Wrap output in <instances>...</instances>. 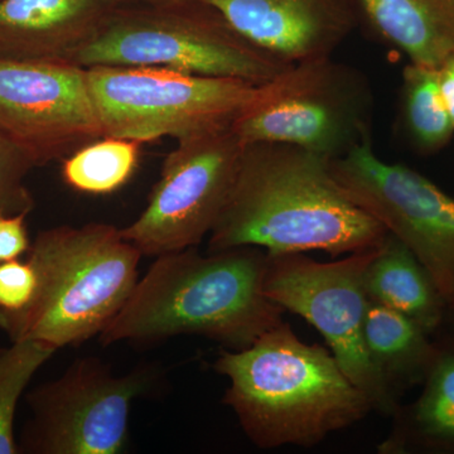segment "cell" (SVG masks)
<instances>
[{
    "mask_svg": "<svg viewBox=\"0 0 454 454\" xmlns=\"http://www.w3.org/2000/svg\"><path fill=\"white\" fill-rule=\"evenodd\" d=\"M330 163L286 143L244 145L231 192L208 235V253L254 247L337 259L379 247L387 229L346 195Z\"/></svg>",
    "mask_w": 454,
    "mask_h": 454,
    "instance_id": "1",
    "label": "cell"
},
{
    "mask_svg": "<svg viewBox=\"0 0 454 454\" xmlns=\"http://www.w3.org/2000/svg\"><path fill=\"white\" fill-rule=\"evenodd\" d=\"M265 265L267 252L254 247L208 255L188 247L158 255L100 342L196 334L234 351L249 348L282 324L286 313L262 289Z\"/></svg>",
    "mask_w": 454,
    "mask_h": 454,
    "instance_id": "2",
    "label": "cell"
},
{
    "mask_svg": "<svg viewBox=\"0 0 454 454\" xmlns=\"http://www.w3.org/2000/svg\"><path fill=\"white\" fill-rule=\"evenodd\" d=\"M214 369L230 382L223 403L262 450L315 447L372 411L333 352L284 321L249 348L221 349Z\"/></svg>",
    "mask_w": 454,
    "mask_h": 454,
    "instance_id": "3",
    "label": "cell"
},
{
    "mask_svg": "<svg viewBox=\"0 0 454 454\" xmlns=\"http://www.w3.org/2000/svg\"><path fill=\"white\" fill-rule=\"evenodd\" d=\"M37 273L31 303L0 309L9 340H35L55 349L100 336L138 282L142 253L109 223L43 230L29 247Z\"/></svg>",
    "mask_w": 454,
    "mask_h": 454,
    "instance_id": "4",
    "label": "cell"
},
{
    "mask_svg": "<svg viewBox=\"0 0 454 454\" xmlns=\"http://www.w3.org/2000/svg\"><path fill=\"white\" fill-rule=\"evenodd\" d=\"M71 64L157 67L262 85L288 68L241 37L199 0L175 5H119Z\"/></svg>",
    "mask_w": 454,
    "mask_h": 454,
    "instance_id": "5",
    "label": "cell"
},
{
    "mask_svg": "<svg viewBox=\"0 0 454 454\" xmlns=\"http://www.w3.org/2000/svg\"><path fill=\"white\" fill-rule=\"evenodd\" d=\"M373 116L366 74L325 56L293 64L259 85L231 128L244 145L286 143L333 160L372 139Z\"/></svg>",
    "mask_w": 454,
    "mask_h": 454,
    "instance_id": "6",
    "label": "cell"
},
{
    "mask_svg": "<svg viewBox=\"0 0 454 454\" xmlns=\"http://www.w3.org/2000/svg\"><path fill=\"white\" fill-rule=\"evenodd\" d=\"M106 137L145 143L190 138L231 127L259 85L157 67L86 68Z\"/></svg>",
    "mask_w": 454,
    "mask_h": 454,
    "instance_id": "7",
    "label": "cell"
},
{
    "mask_svg": "<svg viewBox=\"0 0 454 454\" xmlns=\"http://www.w3.org/2000/svg\"><path fill=\"white\" fill-rule=\"evenodd\" d=\"M379 247L327 262L304 253H267L262 289L269 300L301 316L324 336L340 369L365 394L373 411L393 417L400 399L373 367L364 337L369 304L366 269Z\"/></svg>",
    "mask_w": 454,
    "mask_h": 454,
    "instance_id": "8",
    "label": "cell"
},
{
    "mask_svg": "<svg viewBox=\"0 0 454 454\" xmlns=\"http://www.w3.org/2000/svg\"><path fill=\"white\" fill-rule=\"evenodd\" d=\"M151 367L115 375L97 357L76 360L27 395L31 418L20 453L118 454L128 442L134 400L151 389Z\"/></svg>",
    "mask_w": 454,
    "mask_h": 454,
    "instance_id": "9",
    "label": "cell"
},
{
    "mask_svg": "<svg viewBox=\"0 0 454 454\" xmlns=\"http://www.w3.org/2000/svg\"><path fill=\"white\" fill-rule=\"evenodd\" d=\"M177 142L145 210L121 229L142 255L196 247L210 235L235 182L244 143L231 127Z\"/></svg>",
    "mask_w": 454,
    "mask_h": 454,
    "instance_id": "10",
    "label": "cell"
},
{
    "mask_svg": "<svg viewBox=\"0 0 454 454\" xmlns=\"http://www.w3.org/2000/svg\"><path fill=\"white\" fill-rule=\"evenodd\" d=\"M340 187L414 253L454 310V197L404 164L387 163L367 140L331 160Z\"/></svg>",
    "mask_w": 454,
    "mask_h": 454,
    "instance_id": "11",
    "label": "cell"
},
{
    "mask_svg": "<svg viewBox=\"0 0 454 454\" xmlns=\"http://www.w3.org/2000/svg\"><path fill=\"white\" fill-rule=\"evenodd\" d=\"M0 133L35 167L106 137L88 70L70 62L0 59Z\"/></svg>",
    "mask_w": 454,
    "mask_h": 454,
    "instance_id": "12",
    "label": "cell"
},
{
    "mask_svg": "<svg viewBox=\"0 0 454 454\" xmlns=\"http://www.w3.org/2000/svg\"><path fill=\"white\" fill-rule=\"evenodd\" d=\"M254 46L293 65L334 51L361 25L358 0H199Z\"/></svg>",
    "mask_w": 454,
    "mask_h": 454,
    "instance_id": "13",
    "label": "cell"
},
{
    "mask_svg": "<svg viewBox=\"0 0 454 454\" xmlns=\"http://www.w3.org/2000/svg\"><path fill=\"white\" fill-rule=\"evenodd\" d=\"M116 7L112 0H0V59L71 64Z\"/></svg>",
    "mask_w": 454,
    "mask_h": 454,
    "instance_id": "14",
    "label": "cell"
},
{
    "mask_svg": "<svg viewBox=\"0 0 454 454\" xmlns=\"http://www.w3.org/2000/svg\"><path fill=\"white\" fill-rule=\"evenodd\" d=\"M423 391L397 408L393 428L378 447L381 454H454V334L435 340Z\"/></svg>",
    "mask_w": 454,
    "mask_h": 454,
    "instance_id": "15",
    "label": "cell"
},
{
    "mask_svg": "<svg viewBox=\"0 0 454 454\" xmlns=\"http://www.w3.org/2000/svg\"><path fill=\"white\" fill-rule=\"evenodd\" d=\"M361 23L411 64L437 68L454 53V0H358Z\"/></svg>",
    "mask_w": 454,
    "mask_h": 454,
    "instance_id": "16",
    "label": "cell"
},
{
    "mask_svg": "<svg viewBox=\"0 0 454 454\" xmlns=\"http://www.w3.org/2000/svg\"><path fill=\"white\" fill-rule=\"evenodd\" d=\"M370 301L402 313L430 336L447 322V304L420 260L403 241L387 232L366 269Z\"/></svg>",
    "mask_w": 454,
    "mask_h": 454,
    "instance_id": "17",
    "label": "cell"
},
{
    "mask_svg": "<svg viewBox=\"0 0 454 454\" xmlns=\"http://www.w3.org/2000/svg\"><path fill=\"white\" fill-rule=\"evenodd\" d=\"M364 337L373 367L397 399L422 384L434 357L435 340L419 325L369 300Z\"/></svg>",
    "mask_w": 454,
    "mask_h": 454,
    "instance_id": "18",
    "label": "cell"
},
{
    "mask_svg": "<svg viewBox=\"0 0 454 454\" xmlns=\"http://www.w3.org/2000/svg\"><path fill=\"white\" fill-rule=\"evenodd\" d=\"M399 128L409 148L423 157L439 153L452 142L454 124L439 90L437 68L411 62L405 66L399 92Z\"/></svg>",
    "mask_w": 454,
    "mask_h": 454,
    "instance_id": "19",
    "label": "cell"
},
{
    "mask_svg": "<svg viewBox=\"0 0 454 454\" xmlns=\"http://www.w3.org/2000/svg\"><path fill=\"white\" fill-rule=\"evenodd\" d=\"M142 145L118 137L94 140L65 158L62 178L77 192L109 195L133 177L138 168Z\"/></svg>",
    "mask_w": 454,
    "mask_h": 454,
    "instance_id": "20",
    "label": "cell"
},
{
    "mask_svg": "<svg viewBox=\"0 0 454 454\" xmlns=\"http://www.w3.org/2000/svg\"><path fill=\"white\" fill-rule=\"evenodd\" d=\"M56 351L35 340H13L9 348H0V454H20L14 434L18 403Z\"/></svg>",
    "mask_w": 454,
    "mask_h": 454,
    "instance_id": "21",
    "label": "cell"
},
{
    "mask_svg": "<svg viewBox=\"0 0 454 454\" xmlns=\"http://www.w3.org/2000/svg\"><path fill=\"white\" fill-rule=\"evenodd\" d=\"M35 163L12 140L0 133V214H29L35 207L26 178Z\"/></svg>",
    "mask_w": 454,
    "mask_h": 454,
    "instance_id": "22",
    "label": "cell"
},
{
    "mask_svg": "<svg viewBox=\"0 0 454 454\" xmlns=\"http://www.w3.org/2000/svg\"><path fill=\"white\" fill-rule=\"evenodd\" d=\"M37 289V273L28 259L0 262V309L17 312L31 303Z\"/></svg>",
    "mask_w": 454,
    "mask_h": 454,
    "instance_id": "23",
    "label": "cell"
},
{
    "mask_svg": "<svg viewBox=\"0 0 454 454\" xmlns=\"http://www.w3.org/2000/svg\"><path fill=\"white\" fill-rule=\"evenodd\" d=\"M27 216L28 214H0V262L20 259L29 252Z\"/></svg>",
    "mask_w": 454,
    "mask_h": 454,
    "instance_id": "24",
    "label": "cell"
},
{
    "mask_svg": "<svg viewBox=\"0 0 454 454\" xmlns=\"http://www.w3.org/2000/svg\"><path fill=\"white\" fill-rule=\"evenodd\" d=\"M439 90L454 124V53L437 67Z\"/></svg>",
    "mask_w": 454,
    "mask_h": 454,
    "instance_id": "25",
    "label": "cell"
},
{
    "mask_svg": "<svg viewBox=\"0 0 454 454\" xmlns=\"http://www.w3.org/2000/svg\"><path fill=\"white\" fill-rule=\"evenodd\" d=\"M116 5H175L192 0H112Z\"/></svg>",
    "mask_w": 454,
    "mask_h": 454,
    "instance_id": "26",
    "label": "cell"
},
{
    "mask_svg": "<svg viewBox=\"0 0 454 454\" xmlns=\"http://www.w3.org/2000/svg\"><path fill=\"white\" fill-rule=\"evenodd\" d=\"M447 322H450V324L452 325V327L454 328V312L447 313Z\"/></svg>",
    "mask_w": 454,
    "mask_h": 454,
    "instance_id": "27",
    "label": "cell"
}]
</instances>
